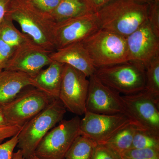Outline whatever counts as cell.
I'll use <instances>...</instances> for the list:
<instances>
[{
  "label": "cell",
  "mask_w": 159,
  "mask_h": 159,
  "mask_svg": "<svg viewBox=\"0 0 159 159\" xmlns=\"http://www.w3.org/2000/svg\"><path fill=\"white\" fill-rule=\"evenodd\" d=\"M6 15L17 22L23 33L35 43L52 53L56 50L54 32L56 23L29 0H11Z\"/></svg>",
  "instance_id": "cell-1"
},
{
  "label": "cell",
  "mask_w": 159,
  "mask_h": 159,
  "mask_svg": "<svg viewBox=\"0 0 159 159\" xmlns=\"http://www.w3.org/2000/svg\"><path fill=\"white\" fill-rule=\"evenodd\" d=\"M148 8L136 0H113L96 13L101 29L126 38L147 21Z\"/></svg>",
  "instance_id": "cell-2"
},
{
  "label": "cell",
  "mask_w": 159,
  "mask_h": 159,
  "mask_svg": "<svg viewBox=\"0 0 159 159\" xmlns=\"http://www.w3.org/2000/svg\"><path fill=\"white\" fill-rule=\"evenodd\" d=\"M66 109L58 98L53 99L46 108L23 125L18 135L17 147L25 158L34 154L46 134L62 120Z\"/></svg>",
  "instance_id": "cell-3"
},
{
  "label": "cell",
  "mask_w": 159,
  "mask_h": 159,
  "mask_svg": "<svg viewBox=\"0 0 159 159\" xmlns=\"http://www.w3.org/2000/svg\"><path fill=\"white\" fill-rule=\"evenodd\" d=\"M96 68L129 61L125 38L102 29L81 42Z\"/></svg>",
  "instance_id": "cell-4"
},
{
  "label": "cell",
  "mask_w": 159,
  "mask_h": 159,
  "mask_svg": "<svg viewBox=\"0 0 159 159\" xmlns=\"http://www.w3.org/2000/svg\"><path fill=\"white\" fill-rule=\"evenodd\" d=\"M94 75L120 94L131 95L145 90V68L139 63L129 61L99 68Z\"/></svg>",
  "instance_id": "cell-5"
},
{
  "label": "cell",
  "mask_w": 159,
  "mask_h": 159,
  "mask_svg": "<svg viewBox=\"0 0 159 159\" xmlns=\"http://www.w3.org/2000/svg\"><path fill=\"white\" fill-rule=\"evenodd\" d=\"M80 118L62 120L46 134L34 151L40 159H65L74 140L79 135Z\"/></svg>",
  "instance_id": "cell-6"
},
{
  "label": "cell",
  "mask_w": 159,
  "mask_h": 159,
  "mask_svg": "<svg viewBox=\"0 0 159 159\" xmlns=\"http://www.w3.org/2000/svg\"><path fill=\"white\" fill-rule=\"evenodd\" d=\"M53 99L37 89H30L22 91L14 99L0 107V110L9 125L23 126Z\"/></svg>",
  "instance_id": "cell-7"
},
{
  "label": "cell",
  "mask_w": 159,
  "mask_h": 159,
  "mask_svg": "<svg viewBox=\"0 0 159 159\" xmlns=\"http://www.w3.org/2000/svg\"><path fill=\"white\" fill-rule=\"evenodd\" d=\"M121 99L125 115L139 128L159 136V102L145 90Z\"/></svg>",
  "instance_id": "cell-8"
},
{
  "label": "cell",
  "mask_w": 159,
  "mask_h": 159,
  "mask_svg": "<svg viewBox=\"0 0 159 159\" xmlns=\"http://www.w3.org/2000/svg\"><path fill=\"white\" fill-rule=\"evenodd\" d=\"M87 78L82 72L64 64L58 99L66 109L77 116L84 115L86 112L89 83Z\"/></svg>",
  "instance_id": "cell-9"
},
{
  "label": "cell",
  "mask_w": 159,
  "mask_h": 159,
  "mask_svg": "<svg viewBox=\"0 0 159 159\" xmlns=\"http://www.w3.org/2000/svg\"><path fill=\"white\" fill-rule=\"evenodd\" d=\"M131 124L137 125L125 114L104 115L86 111L80 120V134L97 144H103L119 130Z\"/></svg>",
  "instance_id": "cell-10"
},
{
  "label": "cell",
  "mask_w": 159,
  "mask_h": 159,
  "mask_svg": "<svg viewBox=\"0 0 159 159\" xmlns=\"http://www.w3.org/2000/svg\"><path fill=\"white\" fill-rule=\"evenodd\" d=\"M101 29L96 13H91L56 23L54 32L56 50L81 42Z\"/></svg>",
  "instance_id": "cell-11"
},
{
  "label": "cell",
  "mask_w": 159,
  "mask_h": 159,
  "mask_svg": "<svg viewBox=\"0 0 159 159\" xmlns=\"http://www.w3.org/2000/svg\"><path fill=\"white\" fill-rule=\"evenodd\" d=\"M89 78L86 111L104 115H125L121 95L119 93L105 85L94 74Z\"/></svg>",
  "instance_id": "cell-12"
},
{
  "label": "cell",
  "mask_w": 159,
  "mask_h": 159,
  "mask_svg": "<svg viewBox=\"0 0 159 159\" xmlns=\"http://www.w3.org/2000/svg\"><path fill=\"white\" fill-rule=\"evenodd\" d=\"M129 61L147 66L159 54V38L154 33L148 20L125 38Z\"/></svg>",
  "instance_id": "cell-13"
},
{
  "label": "cell",
  "mask_w": 159,
  "mask_h": 159,
  "mask_svg": "<svg viewBox=\"0 0 159 159\" xmlns=\"http://www.w3.org/2000/svg\"><path fill=\"white\" fill-rule=\"evenodd\" d=\"M51 53L35 43L25 46L16 50L5 70L20 71L33 77L53 61Z\"/></svg>",
  "instance_id": "cell-14"
},
{
  "label": "cell",
  "mask_w": 159,
  "mask_h": 159,
  "mask_svg": "<svg viewBox=\"0 0 159 159\" xmlns=\"http://www.w3.org/2000/svg\"><path fill=\"white\" fill-rule=\"evenodd\" d=\"M54 61L66 64L84 73L88 77L93 75L95 67L82 43H74L50 54Z\"/></svg>",
  "instance_id": "cell-15"
},
{
  "label": "cell",
  "mask_w": 159,
  "mask_h": 159,
  "mask_svg": "<svg viewBox=\"0 0 159 159\" xmlns=\"http://www.w3.org/2000/svg\"><path fill=\"white\" fill-rule=\"evenodd\" d=\"M64 64L53 61L49 66L31 77V86L53 99L59 97Z\"/></svg>",
  "instance_id": "cell-16"
},
{
  "label": "cell",
  "mask_w": 159,
  "mask_h": 159,
  "mask_svg": "<svg viewBox=\"0 0 159 159\" xmlns=\"http://www.w3.org/2000/svg\"><path fill=\"white\" fill-rule=\"evenodd\" d=\"M31 86V77L20 71H0V107L8 103L22 91Z\"/></svg>",
  "instance_id": "cell-17"
},
{
  "label": "cell",
  "mask_w": 159,
  "mask_h": 159,
  "mask_svg": "<svg viewBox=\"0 0 159 159\" xmlns=\"http://www.w3.org/2000/svg\"><path fill=\"white\" fill-rule=\"evenodd\" d=\"M94 13L84 0H61L50 15L55 23Z\"/></svg>",
  "instance_id": "cell-18"
},
{
  "label": "cell",
  "mask_w": 159,
  "mask_h": 159,
  "mask_svg": "<svg viewBox=\"0 0 159 159\" xmlns=\"http://www.w3.org/2000/svg\"><path fill=\"white\" fill-rule=\"evenodd\" d=\"M0 39L16 50L34 43L16 28L13 21L7 15L0 24Z\"/></svg>",
  "instance_id": "cell-19"
},
{
  "label": "cell",
  "mask_w": 159,
  "mask_h": 159,
  "mask_svg": "<svg viewBox=\"0 0 159 159\" xmlns=\"http://www.w3.org/2000/svg\"><path fill=\"white\" fill-rule=\"evenodd\" d=\"M139 128L135 124L129 125L119 130L102 145H106L120 154L131 148L134 136Z\"/></svg>",
  "instance_id": "cell-20"
},
{
  "label": "cell",
  "mask_w": 159,
  "mask_h": 159,
  "mask_svg": "<svg viewBox=\"0 0 159 159\" xmlns=\"http://www.w3.org/2000/svg\"><path fill=\"white\" fill-rule=\"evenodd\" d=\"M97 145L90 139L80 134L67 152L65 159H92Z\"/></svg>",
  "instance_id": "cell-21"
},
{
  "label": "cell",
  "mask_w": 159,
  "mask_h": 159,
  "mask_svg": "<svg viewBox=\"0 0 159 159\" xmlns=\"http://www.w3.org/2000/svg\"><path fill=\"white\" fill-rule=\"evenodd\" d=\"M145 91L159 102V54L145 67Z\"/></svg>",
  "instance_id": "cell-22"
},
{
  "label": "cell",
  "mask_w": 159,
  "mask_h": 159,
  "mask_svg": "<svg viewBox=\"0 0 159 159\" xmlns=\"http://www.w3.org/2000/svg\"><path fill=\"white\" fill-rule=\"evenodd\" d=\"M131 148H151L159 151V136L139 128L134 136Z\"/></svg>",
  "instance_id": "cell-23"
},
{
  "label": "cell",
  "mask_w": 159,
  "mask_h": 159,
  "mask_svg": "<svg viewBox=\"0 0 159 159\" xmlns=\"http://www.w3.org/2000/svg\"><path fill=\"white\" fill-rule=\"evenodd\" d=\"M120 155L122 159H159V151L151 148H131Z\"/></svg>",
  "instance_id": "cell-24"
},
{
  "label": "cell",
  "mask_w": 159,
  "mask_h": 159,
  "mask_svg": "<svg viewBox=\"0 0 159 159\" xmlns=\"http://www.w3.org/2000/svg\"><path fill=\"white\" fill-rule=\"evenodd\" d=\"M92 159H122L120 154L102 144H97Z\"/></svg>",
  "instance_id": "cell-25"
},
{
  "label": "cell",
  "mask_w": 159,
  "mask_h": 159,
  "mask_svg": "<svg viewBox=\"0 0 159 159\" xmlns=\"http://www.w3.org/2000/svg\"><path fill=\"white\" fill-rule=\"evenodd\" d=\"M16 50L0 39V71L6 68Z\"/></svg>",
  "instance_id": "cell-26"
},
{
  "label": "cell",
  "mask_w": 159,
  "mask_h": 159,
  "mask_svg": "<svg viewBox=\"0 0 159 159\" xmlns=\"http://www.w3.org/2000/svg\"><path fill=\"white\" fill-rule=\"evenodd\" d=\"M18 134L0 144V159H11L15 148L17 146Z\"/></svg>",
  "instance_id": "cell-27"
},
{
  "label": "cell",
  "mask_w": 159,
  "mask_h": 159,
  "mask_svg": "<svg viewBox=\"0 0 159 159\" xmlns=\"http://www.w3.org/2000/svg\"><path fill=\"white\" fill-rule=\"evenodd\" d=\"M148 8V21L154 33L159 38V14L157 2H153Z\"/></svg>",
  "instance_id": "cell-28"
},
{
  "label": "cell",
  "mask_w": 159,
  "mask_h": 159,
  "mask_svg": "<svg viewBox=\"0 0 159 159\" xmlns=\"http://www.w3.org/2000/svg\"><path fill=\"white\" fill-rule=\"evenodd\" d=\"M30 1L41 11L50 14L56 9L61 0H31Z\"/></svg>",
  "instance_id": "cell-29"
},
{
  "label": "cell",
  "mask_w": 159,
  "mask_h": 159,
  "mask_svg": "<svg viewBox=\"0 0 159 159\" xmlns=\"http://www.w3.org/2000/svg\"><path fill=\"white\" fill-rule=\"evenodd\" d=\"M23 126L18 125H9L0 128V141L11 138L19 133Z\"/></svg>",
  "instance_id": "cell-30"
},
{
  "label": "cell",
  "mask_w": 159,
  "mask_h": 159,
  "mask_svg": "<svg viewBox=\"0 0 159 159\" xmlns=\"http://www.w3.org/2000/svg\"><path fill=\"white\" fill-rule=\"evenodd\" d=\"M94 13H97L103 6L113 0H84Z\"/></svg>",
  "instance_id": "cell-31"
},
{
  "label": "cell",
  "mask_w": 159,
  "mask_h": 159,
  "mask_svg": "<svg viewBox=\"0 0 159 159\" xmlns=\"http://www.w3.org/2000/svg\"><path fill=\"white\" fill-rule=\"evenodd\" d=\"M11 0H0V24L6 16Z\"/></svg>",
  "instance_id": "cell-32"
},
{
  "label": "cell",
  "mask_w": 159,
  "mask_h": 159,
  "mask_svg": "<svg viewBox=\"0 0 159 159\" xmlns=\"http://www.w3.org/2000/svg\"><path fill=\"white\" fill-rule=\"evenodd\" d=\"M9 123L6 120V118L2 113V111L0 110V128L4 127V126L9 125Z\"/></svg>",
  "instance_id": "cell-33"
},
{
  "label": "cell",
  "mask_w": 159,
  "mask_h": 159,
  "mask_svg": "<svg viewBox=\"0 0 159 159\" xmlns=\"http://www.w3.org/2000/svg\"><path fill=\"white\" fill-rule=\"evenodd\" d=\"M11 159H25L21 152L18 149L17 151L13 152Z\"/></svg>",
  "instance_id": "cell-34"
},
{
  "label": "cell",
  "mask_w": 159,
  "mask_h": 159,
  "mask_svg": "<svg viewBox=\"0 0 159 159\" xmlns=\"http://www.w3.org/2000/svg\"><path fill=\"white\" fill-rule=\"evenodd\" d=\"M136 1L142 3H147L148 2H150L151 3L153 2H157L158 0H136ZM147 4H148V3H147Z\"/></svg>",
  "instance_id": "cell-35"
},
{
  "label": "cell",
  "mask_w": 159,
  "mask_h": 159,
  "mask_svg": "<svg viewBox=\"0 0 159 159\" xmlns=\"http://www.w3.org/2000/svg\"><path fill=\"white\" fill-rule=\"evenodd\" d=\"M25 159H40L38 157L35 156L34 155H31V156L29 157L26 158H25Z\"/></svg>",
  "instance_id": "cell-36"
},
{
  "label": "cell",
  "mask_w": 159,
  "mask_h": 159,
  "mask_svg": "<svg viewBox=\"0 0 159 159\" xmlns=\"http://www.w3.org/2000/svg\"><path fill=\"white\" fill-rule=\"evenodd\" d=\"M29 1H31V0H29Z\"/></svg>",
  "instance_id": "cell-37"
}]
</instances>
